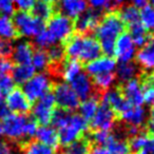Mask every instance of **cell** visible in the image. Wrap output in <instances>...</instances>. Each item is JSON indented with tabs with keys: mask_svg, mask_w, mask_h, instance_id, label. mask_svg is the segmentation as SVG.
<instances>
[{
	"mask_svg": "<svg viewBox=\"0 0 154 154\" xmlns=\"http://www.w3.org/2000/svg\"><path fill=\"white\" fill-rule=\"evenodd\" d=\"M138 63L146 70H154V39H150L137 53Z\"/></svg>",
	"mask_w": 154,
	"mask_h": 154,
	"instance_id": "22",
	"label": "cell"
},
{
	"mask_svg": "<svg viewBox=\"0 0 154 154\" xmlns=\"http://www.w3.org/2000/svg\"><path fill=\"white\" fill-rule=\"evenodd\" d=\"M115 78L116 77L113 74V72L98 74L96 76H94V86L98 90L107 91L113 86L114 82H115Z\"/></svg>",
	"mask_w": 154,
	"mask_h": 154,
	"instance_id": "35",
	"label": "cell"
},
{
	"mask_svg": "<svg viewBox=\"0 0 154 154\" xmlns=\"http://www.w3.org/2000/svg\"><path fill=\"white\" fill-rule=\"evenodd\" d=\"M56 11H58L57 5H48L45 2H42V1H37L35 3L34 8L32 9L31 13L33 15H35L36 17L40 18L41 20H43L45 22H47V20L55 13Z\"/></svg>",
	"mask_w": 154,
	"mask_h": 154,
	"instance_id": "30",
	"label": "cell"
},
{
	"mask_svg": "<svg viewBox=\"0 0 154 154\" xmlns=\"http://www.w3.org/2000/svg\"><path fill=\"white\" fill-rule=\"evenodd\" d=\"M71 115L72 114L69 111H66V110H62V109L55 110L53 113V116H52L51 122L53 124L54 128L59 130V129L63 128V127H66L69 124Z\"/></svg>",
	"mask_w": 154,
	"mask_h": 154,
	"instance_id": "37",
	"label": "cell"
},
{
	"mask_svg": "<svg viewBox=\"0 0 154 154\" xmlns=\"http://www.w3.org/2000/svg\"><path fill=\"white\" fill-rule=\"evenodd\" d=\"M53 95L56 105L59 107V109L66 110V111H74L80 103L78 96L75 94L71 86L66 82H59L56 85Z\"/></svg>",
	"mask_w": 154,
	"mask_h": 154,
	"instance_id": "7",
	"label": "cell"
},
{
	"mask_svg": "<svg viewBox=\"0 0 154 154\" xmlns=\"http://www.w3.org/2000/svg\"><path fill=\"white\" fill-rule=\"evenodd\" d=\"M90 141L86 138H79L74 143L66 146L64 154H89L90 152Z\"/></svg>",
	"mask_w": 154,
	"mask_h": 154,
	"instance_id": "33",
	"label": "cell"
},
{
	"mask_svg": "<svg viewBox=\"0 0 154 154\" xmlns=\"http://www.w3.org/2000/svg\"><path fill=\"white\" fill-rule=\"evenodd\" d=\"M0 75H2V74H1V73H0Z\"/></svg>",
	"mask_w": 154,
	"mask_h": 154,
	"instance_id": "63",
	"label": "cell"
},
{
	"mask_svg": "<svg viewBox=\"0 0 154 154\" xmlns=\"http://www.w3.org/2000/svg\"><path fill=\"white\" fill-rule=\"evenodd\" d=\"M51 88V78L45 73H39V74H35L30 80H28L23 85L22 92L30 100V103H34L45 96V94L50 93Z\"/></svg>",
	"mask_w": 154,
	"mask_h": 154,
	"instance_id": "6",
	"label": "cell"
},
{
	"mask_svg": "<svg viewBox=\"0 0 154 154\" xmlns=\"http://www.w3.org/2000/svg\"><path fill=\"white\" fill-rule=\"evenodd\" d=\"M113 135L109 132V131H100L96 130L92 135V139L97 146H101V147H106L111 140Z\"/></svg>",
	"mask_w": 154,
	"mask_h": 154,
	"instance_id": "39",
	"label": "cell"
},
{
	"mask_svg": "<svg viewBox=\"0 0 154 154\" xmlns=\"http://www.w3.org/2000/svg\"><path fill=\"white\" fill-rule=\"evenodd\" d=\"M48 56L50 58V61L54 62V63H57V62L62 61L64 56V51H63V47L61 45H52L49 48V51H47Z\"/></svg>",
	"mask_w": 154,
	"mask_h": 154,
	"instance_id": "41",
	"label": "cell"
},
{
	"mask_svg": "<svg viewBox=\"0 0 154 154\" xmlns=\"http://www.w3.org/2000/svg\"><path fill=\"white\" fill-rule=\"evenodd\" d=\"M13 22L19 35L26 37H36L45 28V22L33 15L31 12L17 11L13 14Z\"/></svg>",
	"mask_w": 154,
	"mask_h": 154,
	"instance_id": "4",
	"label": "cell"
},
{
	"mask_svg": "<svg viewBox=\"0 0 154 154\" xmlns=\"http://www.w3.org/2000/svg\"><path fill=\"white\" fill-rule=\"evenodd\" d=\"M2 135V124H1V120H0V136Z\"/></svg>",
	"mask_w": 154,
	"mask_h": 154,
	"instance_id": "61",
	"label": "cell"
},
{
	"mask_svg": "<svg viewBox=\"0 0 154 154\" xmlns=\"http://www.w3.org/2000/svg\"><path fill=\"white\" fill-rule=\"evenodd\" d=\"M28 154H55V148H52L39 141H32L26 147Z\"/></svg>",
	"mask_w": 154,
	"mask_h": 154,
	"instance_id": "38",
	"label": "cell"
},
{
	"mask_svg": "<svg viewBox=\"0 0 154 154\" xmlns=\"http://www.w3.org/2000/svg\"><path fill=\"white\" fill-rule=\"evenodd\" d=\"M14 2L17 5L19 11L31 12L34 8L35 3L37 2V0H14Z\"/></svg>",
	"mask_w": 154,
	"mask_h": 154,
	"instance_id": "44",
	"label": "cell"
},
{
	"mask_svg": "<svg viewBox=\"0 0 154 154\" xmlns=\"http://www.w3.org/2000/svg\"><path fill=\"white\" fill-rule=\"evenodd\" d=\"M82 62L76 59L69 58V59L62 61L59 69V72L64 82L70 84L74 78H76L82 73Z\"/></svg>",
	"mask_w": 154,
	"mask_h": 154,
	"instance_id": "21",
	"label": "cell"
},
{
	"mask_svg": "<svg viewBox=\"0 0 154 154\" xmlns=\"http://www.w3.org/2000/svg\"><path fill=\"white\" fill-rule=\"evenodd\" d=\"M111 154H129L130 153V147L126 140L117 138L113 135L111 140L106 146Z\"/></svg>",
	"mask_w": 154,
	"mask_h": 154,
	"instance_id": "34",
	"label": "cell"
},
{
	"mask_svg": "<svg viewBox=\"0 0 154 154\" xmlns=\"http://www.w3.org/2000/svg\"><path fill=\"white\" fill-rule=\"evenodd\" d=\"M37 127L36 122L34 120H26V124L24 126V136L26 137H33L36 135L37 132Z\"/></svg>",
	"mask_w": 154,
	"mask_h": 154,
	"instance_id": "47",
	"label": "cell"
},
{
	"mask_svg": "<svg viewBox=\"0 0 154 154\" xmlns=\"http://www.w3.org/2000/svg\"><path fill=\"white\" fill-rule=\"evenodd\" d=\"M57 9L66 17L75 20L88 10V3L86 0H59Z\"/></svg>",
	"mask_w": 154,
	"mask_h": 154,
	"instance_id": "15",
	"label": "cell"
},
{
	"mask_svg": "<svg viewBox=\"0 0 154 154\" xmlns=\"http://www.w3.org/2000/svg\"><path fill=\"white\" fill-rule=\"evenodd\" d=\"M13 66V62L8 58L0 59V73L1 74H9L10 72H12Z\"/></svg>",
	"mask_w": 154,
	"mask_h": 154,
	"instance_id": "48",
	"label": "cell"
},
{
	"mask_svg": "<svg viewBox=\"0 0 154 154\" xmlns=\"http://www.w3.org/2000/svg\"><path fill=\"white\" fill-rule=\"evenodd\" d=\"M139 82L143 91V101L154 106V74H143Z\"/></svg>",
	"mask_w": 154,
	"mask_h": 154,
	"instance_id": "27",
	"label": "cell"
},
{
	"mask_svg": "<svg viewBox=\"0 0 154 154\" xmlns=\"http://www.w3.org/2000/svg\"><path fill=\"white\" fill-rule=\"evenodd\" d=\"M35 136L37 137L39 143H42L52 148H56L59 143L58 138V132L55 128H52L49 126H41L37 129V132Z\"/></svg>",
	"mask_w": 154,
	"mask_h": 154,
	"instance_id": "23",
	"label": "cell"
},
{
	"mask_svg": "<svg viewBox=\"0 0 154 154\" xmlns=\"http://www.w3.org/2000/svg\"><path fill=\"white\" fill-rule=\"evenodd\" d=\"M119 11L120 17H122V21L125 22L126 26H132V24L136 23V22H139V10L137 8L131 5H126V7L122 8Z\"/></svg>",
	"mask_w": 154,
	"mask_h": 154,
	"instance_id": "31",
	"label": "cell"
},
{
	"mask_svg": "<svg viewBox=\"0 0 154 154\" xmlns=\"http://www.w3.org/2000/svg\"><path fill=\"white\" fill-rule=\"evenodd\" d=\"M129 30V34H130L131 38H132L133 42H134L135 47H140L143 48L148 41L150 40V36L148 31L143 28V26L139 22L132 24V26L127 28Z\"/></svg>",
	"mask_w": 154,
	"mask_h": 154,
	"instance_id": "26",
	"label": "cell"
},
{
	"mask_svg": "<svg viewBox=\"0 0 154 154\" xmlns=\"http://www.w3.org/2000/svg\"><path fill=\"white\" fill-rule=\"evenodd\" d=\"M127 26L122 21L118 10H109L95 28V38L98 40L101 52L110 56L113 54L114 45L117 38L125 33Z\"/></svg>",
	"mask_w": 154,
	"mask_h": 154,
	"instance_id": "2",
	"label": "cell"
},
{
	"mask_svg": "<svg viewBox=\"0 0 154 154\" xmlns=\"http://www.w3.org/2000/svg\"><path fill=\"white\" fill-rule=\"evenodd\" d=\"M98 100L94 97H89L87 99H84L82 103H79L78 108H79V115L84 117L85 119L88 122L93 118L95 115L97 109H98Z\"/></svg>",
	"mask_w": 154,
	"mask_h": 154,
	"instance_id": "28",
	"label": "cell"
},
{
	"mask_svg": "<svg viewBox=\"0 0 154 154\" xmlns=\"http://www.w3.org/2000/svg\"><path fill=\"white\" fill-rule=\"evenodd\" d=\"M62 154H64V153H62Z\"/></svg>",
	"mask_w": 154,
	"mask_h": 154,
	"instance_id": "64",
	"label": "cell"
},
{
	"mask_svg": "<svg viewBox=\"0 0 154 154\" xmlns=\"http://www.w3.org/2000/svg\"><path fill=\"white\" fill-rule=\"evenodd\" d=\"M128 134H129V136H131V137H133V136H135V135L139 134V128H138V127L130 126L128 128Z\"/></svg>",
	"mask_w": 154,
	"mask_h": 154,
	"instance_id": "54",
	"label": "cell"
},
{
	"mask_svg": "<svg viewBox=\"0 0 154 154\" xmlns=\"http://www.w3.org/2000/svg\"><path fill=\"white\" fill-rule=\"evenodd\" d=\"M9 114H11V111H10L9 108H8L5 103H2V105L0 106V119L5 118Z\"/></svg>",
	"mask_w": 154,
	"mask_h": 154,
	"instance_id": "53",
	"label": "cell"
},
{
	"mask_svg": "<svg viewBox=\"0 0 154 154\" xmlns=\"http://www.w3.org/2000/svg\"><path fill=\"white\" fill-rule=\"evenodd\" d=\"M116 119V113L109 106L100 105L97 109L95 115L91 119V126L95 130L109 131L114 127Z\"/></svg>",
	"mask_w": 154,
	"mask_h": 154,
	"instance_id": "11",
	"label": "cell"
},
{
	"mask_svg": "<svg viewBox=\"0 0 154 154\" xmlns=\"http://www.w3.org/2000/svg\"><path fill=\"white\" fill-rule=\"evenodd\" d=\"M137 72H138V69L136 64H134L133 62H122L116 69V76L120 82H127L129 80L134 79Z\"/></svg>",
	"mask_w": 154,
	"mask_h": 154,
	"instance_id": "29",
	"label": "cell"
},
{
	"mask_svg": "<svg viewBox=\"0 0 154 154\" xmlns=\"http://www.w3.org/2000/svg\"><path fill=\"white\" fill-rule=\"evenodd\" d=\"M87 3L91 5L94 10H98V9H108L109 10H113L111 9V3H110L109 0H86Z\"/></svg>",
	"mask_w": 154,
	"mask_h": 154,
	"instance_id": "45",
	"label": "cell"
},
{
	"mask_svg": "<svg viewBox=\"0 0 154 154\" xmlns=\"http://www.w3.org/2000/svg\"><path fill=\"white\" fill-rule=\"evenodd\" d=\"M35 69L31 63L17 64L12 69V78L17 85H24L35 75Z\"/></svg>",
	"mask_w": 154,
	"mask_h": 154,
	"instance_id": "24",
	"label": "cell"
},
{
	"mask_svg": "<svg viewBox=\"0 0 154 154\" xmlns=\"http://www.w3.org/2000/svg\"><path fill=\"white\" fill-rule=\"evenodd\" d=\"M147 141H148L147 135L139 133V134L131 137L130 143H129V147H130V150L132 149L135 152H137L141 149H145L146 145H147Z\"/></svg>",
	"mask_w": 154,
	"mask_h": 154,
	"instance_id": "40",
	"label": "cell"
},
{
	"mask_svg": "<svg viewBox=\"0 0 154 154\" xmlns=\"http://www.w3.org/2000/svg\"><path fill=\"white\" fill-rule=\"evenodd\" d=\"M116 68V61L111 56H99L91 61L87 62L86 70L89 75L96 76L103 73L113 72Z\"/></svg>",
	"mask_w": 154,
	"mask_h": 154,
	"instance_id": "16",
	"label": "cell"
},
{
	"mask_svg": "<svg viewBox=\"0 0 154 154\" xmlns=\"http://www.w3.org/2000/svg\"><path fill=\"white\" fill-rule=\"evenodd\" d=\"M12 52H13V47H12L11 42L0 39V57L7 58L8 56L11 55Z\"/></svg>",
	"mask_w": 154,
	"mask_h": 154,
	"instance_id": "46",
	"label": "cell"
},
{
	"mask_svg": "<svg viewBox=\"0 0 154 154\" xmlns=\"http://www.w3.org/2000/svg\"><path fill=\"white\" fill-rule=\"evenodd\" d=\"M103 103L109 106L115 113L120 114L130 107V103L126 100L119 89H109L103 94Z\"/></svg>",
	"mask_w": 154,
	"mask_h": 154,
	"instance_id": "17",
	"label": "cell"
},
{
	"mask_svg": "<svg viewBox=\"0 0 154 154\" xmlns=\"http://www.w3.org/2000/svg\"><path fill=\"white\" fill-rule=\"evenodd\" d=\"M74 31V20L56 11L47 20L45 30L35 37V41L40 49H45L57 42H64L72 36Z\"/></svg>",
	"mask_w": 154,
	"mask_h": 154,
	"instance_id": "1",
	"label": "cell"
},
{
	"mask_svg": "<svg viewBox=\"0 0 154 154\" xmlns=\"http://www.w3.org/2000/svg\"><path fill=\"white\" fill-rule=\"evenodd\" d=\"M87 130H88V122L79 114H72L69 124L58 130L59 143L66 147L77 139L82 138V135Z\"/></svg>",
	"mask_w": 154,
	"mask_h": 154,
	"instance_id": "5",
	"label": "cell"
},
{
	"mask_svg": "<svg viewBox=\"0 0 154 154\" xmlns=\"http://www.w3.org/2000/svg\"><path fill=\"white\" fill-rule=\"evenodd\" d=\"M119 117L129 126L140 127L145 124L147 119V112L143 107H135L130 106L128 109L119 114Z\"/></svg>",
	"mask_w": 154,
	"mask_h": 154,
	"instance_id": "19",
	"label": "cell"
},
{
	"mask_svg": "<svg viewBox=\"0 0 154 154\" xmlns=\"http://www.w3.org/2000/svg\"><path fill=\"white\" fill-rule=\"evenodd\" d=\"M71 88L78 96L79 99H87L91 96L93 92V82H91L90 77L86 73L82 72L76 78L70 82Z\"/></svg>",
	"mask_w": 154,
	"mask_h": 154,
	"instance_id": "18",
	"label": "cell"
},
{
	"mask_svg": "<svg viewBox=\"0 0 154 154\" xmlns=\"http://www.w3.org/2000/svg\"><path fill=\"white\" fill-rule=\"evenodd\" d=\"M40 1L48 3V5H57L58 2H59V0H40Z\"/></svg>",
	"mask_w": 154,
	"mask_h": 154,
	"instance_id": "56",
	"label": "cell"
},
{
	"mask_svg": "<svg viewBox=\"0 0 154 154\" xmlns=\"http://www.w3.org/2000/svg\"><path fill=\"white\" fill-rule=\"evenodd\" d=\"M99 19H100V15L97 10H87L77 19L74 20L75 30H77L79 34H87L90 31L95 30Z\"/></svg>",
	"mask_w": 154,
	"mask_h": 154,
	"instance_id": "14",
	"label": "cell"
},
{
	"mask_svg": "<svg viewBox=\"0 0 154 154\" xmlns=\"http://www.w3.org/2000/svg\"><path fill=\"white\" fill-rule=\"evenodd\" d=\"M3 103V94L1 92H0V106Z\"/></svg>",
	"mask_w": 154,
	"mask_h": 154,
	"instance_id": "60",
	"label": "cell"
},
{
	"mask_svg": "<svg viewBox=\"0 0 154 154\" xmlns=\"http://www.w3.org/2000/svg\"><path fill=\"white\" fill-rule=\"evenodd\" d=\"M136 154H149V153H148V151L146 149H141V150H139V151H137Z\"/></svg>",
	"mask_w": 154,
	"mask_h": 154,
	"instance_id": "58",
	"label": "cell"
},
{
	"mask_svg": "<svg viewBox=\"0 0 154 154\" xmlns=\"http://www.w3.org/2000/svg\"><path fill=\"white\" fill-rule=\"evenodd\" d=\"M50 63H51V61H50L48 53H47V51H45L43 49H39L33 53L31 64H32L35 70L43 71V70H45V69H48Z\"/></svg>",
	"mask_w": 154,
	"mask_h": 154,
	"instance_id": "32",
	"label": "cell"
},
{
	"mask_svg": "<svg viewBox=\"0 0 154 154\" xmlns=\"http://www.w3.org/2000/svg\"><path fill=\"white\" fill-rule=\"evenodd\" d=\"M110 3H111V7H113V5H120V3H122L124 1H126V0H109Z\"/></svg>",
	"mask_w": 154,
	"mask_h": 154,
	"instance_id": "57",
	"label": "cell"
},
{
	"mask_svg": "<svg viewBox=\"0 0 154 154\" xmlns=\"http://www.w3.org/2000/svg\"><path fill=\"white\" fill-rule=\"evenodd\" d=\"M55 98H54V95L51 93H48L45 96L39 98L32 109L35 120L42 126L49 125L51 122L54 111H55Z\"/></svg>",
	"mask_w": 154,
	"mask_h": 154,
	"instance_id": "8",
	"label": "cell"
},
{
	"mask_svg": "<svg viewBox=\"0 0 154 154\" xmlns=\"http://www.w3.org/2000/svg\"><path fill=\"white\" fill-rule=\"evenodd\" d=\"M148 131L150 133V136L154 137V122H152V120L148 124Z\"/></svg>",
	"mask_w": 154,
	"mask_h": 154,
	"instance_id": "55",
	"label": "cell"
},
{
	"mask_svg": "<svg viewBox=\"0 0 154 154\" xmlns=\"http://www.w3.org/2000/svg\"><path fill=\"white\" fill-rule=\"evenodd\" d=\"M17 29L13 20L8 16H0V39L3 40H15L19 37Z\"/></svg>",
	"mask_w": 154,
	"mask_h": 154,
	"instance_id": "25",
	"label": "cell"
},
{
	"mask_svg": "<svg viewBox=\"0 0 154 154\" xmlns=\"http://www.w3.org/2000/svg\"><path fill=\"white\" fill-rule=\"evenodd\" d=\"M63 45L64 55L80 62H89L99 57L101 48L95 37L88 34H73Z\"/></svg>",
	"mask_w": 154,
	"mask_h": 154,
	"instance_id": "3",
	"label": "cell"
},
{
	"mask_svg": "<svg viewBox=\"0 0 154 154\" xmlns=\"http://www.w3.org/2000/svg\"><path fill=\"white\" fill-rule=\"evenodd\" d=\"M135 48L136 47H135L130 34L125 32L115 41L113 54L120 63L131 62V60L135 56Z\"/></svg>",
	"mask_w": 154,
	"mask_h": 154,
	"instance_id": "10",
	"label": "cell"
},
{
	"mask_svg": "<svg viewBox=\"0 0 154 154\" xmlns=\"http://www.w3.org/2000/svg\"><path fill=\"white\" fill-rule=\"evenodd\" d=\"M122 94L126 98V100L131 106L135 107H141L143 101V91L140 82L137 79H132L125 82V85L119 88Z\"/></svg>",
	"mask_w": 154,
	"mask_h": 154,
	"instance_id": "13",
	"label": "cell"
},
{
	"mask_svg": "<svg viewBox=\"0 0 154 154\" xmlns=\"http://www.w3.org/2000/svg\"><path fill=\"white\" fill-rule=\"evenodd\" d=\"M0 12L3 15H13L15 13V2L14 0H0Z\"/></svg>",
	"mask_w": 154,
	"mask_h": 154,
	"instance_id": "43",
	"label": "cell"
},
{
	"mask_svg": "<svg viewBox=\"0 0 154 154\" xmlns=\"http://www.w3.org/2000/svg\"><path fill=\"white\" fill-rule=\"evenodd\" d=\"M34 53L33 45L28 41H20L13 48V60L17 64H28L31 63L32 56Z\"/></svg>",
	"mask_w": 154,
	"mask_h": 154,
	"instance_id": "20",
	"label": "cell"
},
{
	"mask_svg": "<svg viewBox=\"0 0 154 154\" xmlns=\"http://www.w3.org/2000/svg\"><path fill=\"white\" fill-rule=\"evenodd\" d=\"M89 154H111L110 151L106 147H101V146H96V147L90 149Z\"/></svg>",
	"mask_w": 154,
	"mask_h": 154,
	"instance_id": "49",
	"label": "cell"
},
{
	"mask_svg": "<svg viewBox=\"0 0 154 154\" xmlns=\"http://www.w3.org/2000/svg\"><path fill=\"white\" fill-rule=\"evenodd\" d=\"M14 85H15V82L9 74L0 75V92L3 95L11 92L14 89Z\"/></svg>",
	"mask_w": 154,
	"mask_h": 154,
	"instance_id": "42",
	"label": "cell"
},
{
	"mask_svg": "<svg viewBox=\"0 0 154 154\" xmlns=\"http://www.w3.org/2000/svg\"><path fill=\"white\" fill-rule=\"evenodd\" d=\"M139 20L147 31L154 30V9L151 5H146L139 10Z\"/></svg>",
	"mask_w": 154,
	"mask_h": 154,
	"instance_id": "36",
	"label": "cell"
},
{
	"mask_svg": "<svg viewBox=\"0 0 154 154\" xmlns=\"http://www.w3.org/2000/svg\"><path fill=\"white\" fill-rule=\"evenodd\" d=\"M0 154H12V149L7 143L0 141Z\"/></svg>",
	"mask_w": 154,
	"mask_h": 154,
	"instance_id": "51",
	"label": "cell"
},
{
	"mask_svg": "<svg viewBox=\"0 0 154 154\" xmlns=\"http://www.w3.org/2000/svg\"><path fill=\"white\" fill-rule=\"evenodd\" d=\"M149 2H150V5L154 9V0H149Z\"/></svg>",
	"mask_w": 154,
	"mask_h": 154,
	"instance_id": "62",
	"label": "cell"
},
{
	"mask_svg": "<svg viewBox=\"0 0 154 154\" xmlns=\"http://www.w3.org/2000/svg\"><path fill=\"white\" fill-rule=\"evenodd\" d=\"M2 120V134L11 140H19L24 137V126L28 120L26 116L11 113Z\"/></svg>",
	"mask_w": 154,
	"mask_h": 154,
	"instance_id": "9",
	"label": "cell"
},
{
	"mask_svg": "<svg viewBox=\"0 0 154 154\" xmlns=\"http://www.w3.org/2000/svg\"><path fill=\"white\" fill-rule=\"evenodd\" d=\"M7 100H5V106L9 108L11 112L15 114H23L28 113L31 110V103L24 93L20 89L14 88L11 92L8 93Z\"/></svg>",
	"mask_w": 154,
	"mask_h": 154,
	"instance_id": "12",
	"label": "cell"
},
{
	"mask_svg": "<svg viewBox=\"0 0 154 154\" xmlns=\"http://www.w3.org/2000/svg\"><path fill=\"white\" fill-rule=\"evenodd\" d=\"M131 2H132V5L137 9H143V7L148 5V2H149V0H131Z\"/></svg>",
	"mask_w": 154,
	"mask_h": 154,
	"instance_id": "52",
	"label": "cell"
},
{
	"mask_svg": "<svg viewBox=\"0 0 154 154\" xmlns=\"http://www.w3.org/2000/svg\"><path fill=\"white\" fill-rule=\"evenodd\" d=\"M151 120H152V122H154V106H153V108H152V110H151Z\"/></svg>",
	"mask_w": 154,
	"mask_h": 154,
	"instance_id": "59",
	"label": "cell"
},
{
	"mask_svg": "<svg viewBox=\"0 0 154 154\" xmlns=\"http://www.w3.org/2000/svg\"><path fill=\"white\" fill-rule=\"evenodd\" d=\"M145 149L147 150L149 154H154V137L152 136L148 137V141Z\"/></svg>",
	"mask_w": 154,
	"mask_h": 154,
	"instance_id": "50",
	"label": "cell"
}]
</instances>
